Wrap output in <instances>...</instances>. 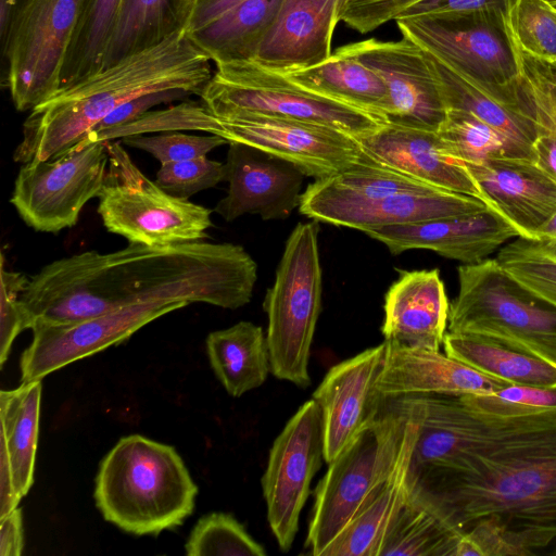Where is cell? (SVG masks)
Wrapping results in <instances>:
<instances>
[{
  "label": "cell",
  "instance_id": "cell-49",
  "mask_svg": "<svg viewBox=\"0 0 556 556\" xmlns=\"http://www.w3.org/2000/svg\"><path fill=\"white\" fill-rule=\"evenodd\" d=\"M247 0H194L186 24V30L192 33L241 4Z\"/></svg>",
  "mask_w": 556,
  "mask_h": 556
},
{
  "label": "cell",
  "instance_id": "cell-15",
  "mask_svg": "<svg viewBox=\"0 0 556 556\" xmlns=\"http://www.w3.org/2000/svg\"><path fill=\"white\" fill-rule=\"evenodd\" d=\"M188 304L146 301L77 323H36L33 340L21 356V381L41 380L77 359L117 345L152 320Z\"/></svg>",
  "mask_w": 556,
  "mask_h": 556
},
{
  "label": "cell",
  "instance_id": "cell-47",
  "mask_svg": "<svg viewBox=\"0 0 556 556\" xmlns=\"http://www.w3.org/2000/svg\"><path fill=\"white\" fill-rule=\"evenodd\" d=\"M189 96H191L190 92L181 89H168L142 94L118 106L102 119L90 134L124 125L149 112L153 106L185 100Z\"/></svg>",
  "mask_w": 556,
  "mask_h": 556
},
{
  "label": "cell",
  "instance_id": "cell-52",
  "mask_svg": "<svg viewBox=\"0 0 556 556\" xmlns=\"http://www.w3.org/2000/svg\"><path fill=\"white\" fill-rule=\"evenodd\" d=\"M22 0H0V37L4 40Z\"/></svg>",
  "mask_w": 556,
  "mask_h": 556
},
{
  "label": "cell",
  "instance_id": "cell-18",
  "mask_svg": "<svg viewBox=\"0 0 556 556\" xmlns=\"http://www.w3.org/2000/svg\"><path fill=\"white\" fill-rule=\"evenodd\" d=\"M225 165L228 191L214 211L226 222L244 214L264 220L286 219L300 206L306 175L293 164L253 147L229 142Z\"/></svg>",
  "mask_w": 556,
  "mask_h": 556
},
{
  "label": "cell",
  "instance_id": "cell-14",
  "mask_svg": "<svg viewBox=\"0 0 556 556\" xmlns=\"http://www.w3.org/2000/svg\"><path fill=\"white\" fill-rule=\"evenodd\" d=\"M217 118L218 136L228 142L279 157L315 179L345 169L364 155L355 136L330 126L254 113Z\"/></svg>",
  "mask_w": 556,
  "mask_h": 556
},
{
  "label": "cell",
  "instance_id": "cell-33",
  "mask_svg": "<svg viewBox=\"0 0 556 556\" xmlns=\"http://www.w3.org/2000/svg\"><path fill=\"white\" fill-rule=\"evenodd\" d=\"M282 0H247L211 24L188 33L215 64L254 60Z\"/></svg>",
  "mask_w": 556,
  "mask_h": 556
},
{
  "label": "cell",
  "instance_id": "cell-8",
  "mask_svg": "<svg viewBox=\"0 0 556 556\" xmlns=\"http://www.w3.org/2000/svg\"><path fill=\"white\" fill-rule=\"evenodd\" d=\"M109 167L98 195L108 231L148 247L203 241L212 211L169 194L148 178L119 142L108 141Z\"/></svg>",
  "mask_w": 556,
  "mask_h": 556
},
{
  "label": "cell",
  "instance_id": "cell-54",
  "mask_svg": "<svg viewBox=\"0 0 556 556\" xmlns=\"http://www.w3.org/2000/svg\"><path fill=\"white\" fill-rule=\"evenodd\" d=\"M549 253L556 256V239L547 242H543Z\"/></svg>",
  "mask_w": 556,
  "mask_h": 556
},
{
  "label": "cell",
  "instance_id": "cell-17",
  "mask_svg": "<svg viewBox=\"0 0 556 556\" xmlns=\"http://www.w3.org/2000/svg\"><path fill=\"white\" fill-rule=\"evenodd\" d=\"M386 344L341 362L329 369L313 393L323 417L324 460L329 464L383 408L377 389Z\"/></svg>",
  "mask_w": 556,
  "mask_h": 556
},
{
  "label": "cell",
  "instance_id": "cell-32",
  "mask_svg": "<svg viewBox=\"0 0 556 556\" xmlns=\"http://www.w3.org/2000/svg\"><path fill=\"white\" fill-rule=\"evenodd\" d=\"M194 0H122L101 70L185 28Z\"/></svg>",
  "mask_w": 556,
  "mask_h": 556
},
{
  "label": "cell",
  "instance_id": "cell-37",
  "mask_svg": "<svg viewBox=\"0 0 556 556\" xmlns=\"http://www.w3.org/2000/svg\"><path fill=\"white\" fill-rule=\"evenodd\" d=\"M200 130L219 135L220 123L201 102L186 101L161 111H149L131 122L88 135L84 140L110 141L154 131Z\"/></svg>",
  "mask_w": 556,
  "mask_h": 556
},
{
  "label": "cell",
  "instance_id": "cell-24",
  "mask_svg": "<svg viewBox=\"0 0 556 556\" xmlns=\"http://www.w3.org/2000/svg\"><path fill=\"white\" fill-rule=\"evenodd\" d=\"M386 344L377 389L384 397L409 394H493L510 384L440 351Z\"/></svg>",
  "mask_w": 556,
  "mask_h": 556
},
{
  "label": "cell",
  "instance_id": "cell-46",
  "mask_svg": "<svg viewBox=\"0 0 556 556\" xmlns=\"http://www.w3.org/2000/svg\"><path fill=\"white\" fill-rule=\"evenodd\" d=\"M419 0H349L340 20L361 34L395 21L397 15Z\"/></svg>",
  "mask_w": 556,
  "mask_h": 556
},
{
  "label": "cell",
  "instance_id": "cell-26",
  "mask_svg": "<svg viewBox=\"0 0 556 556\" xmlns=\"http://www.w3.org/2000/svg\"><path fill=\"white\" fill-rule=\"evenodd\" d=\"M488 208L479 198L439 190L430 193H400L374 201L320 208L307 217L312 220L366 232L399 224L475 213Z\"/></svg>",
  "mask_w": 556,
  "mask_h": 556
},
{
  "label": "cell",
  "instance_id": "cell-36",
  "mask_svg": "<svg viewBox=\"0 0 556 556\" xmlns=\"http://www.w3.org/2000/svg\"><path fill=\"white\" fill-rule=\"evenodd\" d=\"M121 2L89 1L62 73L61 87L101 70Z\"/></svg>",
  "mask_w": 556,
  "mask_h": 556
},
{
  "label": "cell",
  "instance_id": "cell-10",
  "mask_svg": "<svg viewBox=\"0 0 556 556\" xmlns=\"http://www.w3.org/2000/svg\"><path fill=\"white\" fill-rule=\"evenodd\" d=\"M507 20L429 14L395 22L403 37L495 98L521 108L516 43Z\"/></svg>",
  "mask_w": 556,
  "mask_h": 556
},
{
  "label": "cell",
  "instance_id": "cell-34",
  "mask_svg": "<svg viewBox=\"0 0 556 556\" xmlns=\"http://www.w3.org/2000/svg\"><path fill=\"white\" fill-rule=\"evenodd\" d=\"M459 539L434 515L406 500L388 528L378 556H455Z\"/></svg>",
  "mask_w": 556,
  "mask_h": 556
},
{
  "label": "cell",
  "instance_id": "cell-21",
  "mask_svg": "<svg viewBox=\"0 0 556 556\" xmlns=\"http://www.w3.org/2000/svg\"><path fill=\"white\" fill-rule=\"evenodd\" d=\"M349 0H282L277 17L253 61L290 74L326 61L334 28Z\"/></svg>",
  "mask_w": 556,
  "mask_h": 556
},
{
  "label": "cell",
  "instance_id": "cell-29",
  "mask_svg": "<svg viewBox=\"0 0 556 556\" xmlns=\"http://www.w3.org/2000/svg\"><path fill=\"white\" fill-rule=\"evenodd\" d=\"M206 351L216 377L231 396L261 387L271 372L267 339L262 327L251 321L211 332Z\"/></svg>",
  "mask_w": 556,
  "mask_h": 556
},
{
  "label": "cell",
  "instance_id": "cell-1",
  "mask_svg": "<svg viewBox=\"0 0 556 556\" xmlns=\"http://www.w3.org/2000/svg\"><path fill=\"white\" fill-rule=\"evenodd\" d=\"M395 403L416 422L407 502L458 535L484 530L509 555L556 547V406L475 409L459 396L409 394Z\"/></svg>",
  "mask_w": 556,
  "mask_h": 556
},
{
  "label": "cell",
  "instance_id": "cell-16",
  "mask_svg": "<svg viewBox=\"0 0 556 556\" xmlns=\"http://www.w3.org/2000/svg\"><path fill=\"white\" fill-rule=\"evenodd\" d=\"M341 48L383 80L389 94L387 123L439 130L447 106L422 48L405 37L399 41L370 38Z\"/></svg>",
  "mask_w": 556,
  "mask_h": 556
},
{
  "label": "cell",
  "instance_id": "cell-3",
  "mask_svg": "<svg viewBox=\"0 0 556 556\" xmlns=\"http://www.w3.org/2000/svg\"><path fill=\"white\" fill-rule=\"evenodd\" d=\"M212 75L211 59L181 28L157 45L61 87L34 108L23 124L13 160L25 164L58 157L122 104L168 89L200 96Z\"/></svg>",
  "mask_w": 556,
  "mask_h": 556
},
{
  "label": "cell",
  "instance_id": "cell-4",
  "mask_svg": "<svg viewBox=\"0 0 556 556\" xmlns=\"http://www.w3.org/2000/svg\"><path fill=\"white\" fill-rule=\"evenodd\" d=\"M198 486L176 450L139 434L122 438L101 460L94 501L103 518L136 535H157L192 514Z\"/></svg>",
  "mask_w": 556,
  "mask_h": 556
},
{
  "label": "cell",
  "instance_id": "cell-12",
  "mask_svg": "<svg viewBox=\"0 0 556 556\" xmlns=\"http://www.w3.org/2000/svg\"><path fill=\"white\" fill-rule=\"evenodd\" d=\"M108 167V141L83 140L58 157L23 164L10 201L36 231L59 232L98 198Z\"/></svg>",
  "mask_w": 556,
  "mask_h": 556
},
{
  "label": "cell",
  "instance_id": "cell-35",
  "mask_svg": "<svg viewBox=\"0 0 556 556\" xmlns=\"http://www.w3.org/2000/svg\"><path fill=\"white\" fill-rule=\"evenodd\" d=\"M438 132L452 154L464 163L479 164L496 157L532 161L531 155L509 138L464 110L447 109Z\"/></svg>",
  "mask_w": 556,
  "mask_h": 556
},
{
  "label": "cell",
  "instance_id": "cell-41",
  "mask_svg": "<svg viewBox=\"0 0 556 556\" xmlns=\"http://www.w3.org/2000/svg\"><path fill=\"white\" fill-rule=\"evenodd\" d=\"M516 51L519 104L536 123L540 131L556 136V72L549 65L526 54L517 43Z\"/></svg>",
  "mask_w": 556,
  "mask_h": 556
},
{
  "label": "cell",
  "instance_id": "cell-48",
  "mask_svg": "<svg viewBox=\"0 0 556 556\" xmlns=\"http://www.w3.org/2000/svg\"><path fill=\"white\" fill-rule=\"evenodd\" d=\"M493 394L502 400L527 406H556V388L508 384Z\"/></svg>",
  "mask_w": 556,
  "mask_h": 556
},
{
  "label": "cell",
  "instance_id": "cell-2",
  "mask_svg": "<svg viewBox=\"0 0 556 556\" xmlns=\"http://www.w3.org/2000/svg\"><path fill=\"white\" fill-rule=\"evenodd\" d=\"M257 265L245 249L206 241L164 247L129 243L56 260L29 278L20 296L29 329L71 324L146 301L203 302L236 309L248 304Z\"/></svg>",
  "mask_w": 556,
  "mask_h": 556
},
{
  "label": "cell",
  "instance_id": "cell-22",
  "mask_svg": "<svg viewBox=\"0 0 556 556\" xmlns=\"http://www.w3.org/2000/svg\"><path fill=\"white\" fill-rule=\"evenodd\" d=\"M374 161L437 188L480 198L464 162L452 154L438 131L384 123L356 137Z\"/></svg>",
  "mask_w": 556,
  "mask_h": 556
},
{
  "label": "cell",
  "instance_id": "cell-25",
  "mask_svg": "<svg viewBox=\"0 0 556 556\" xmlns=\"http://www.w3.org/2000/svg\"><path fill=\"white\" fill-rule=\"evenodd\" d=\"M41 380L0 392V517L17 507L34 483Z\"/></svg>",
  "mask_w": 556,
  "mask_h": 556
},
{
  "label": "cell",
  "instance_id": "cell-5",
  "mask_svg": "<svg viewBox=\"0 0 556 556\" xmlns=\"http://www.w3.org/2000/svg\"><path fill=\"white\" fill-rule=\"evenodd\" d=\"M457 273L448 332L493 337L556 365V305L517 280L496 258L463 264Z\"/></svg>",
  "mask_w": 556,
  "mask_h": 556
},
{
  "label": "cell",
  "instance_id": "cell-40",
  "mask_svg": "<svg viewBox=\"0 0 556 556\" xmlns=\"http://www.w3.org/2000/svg\"><path fill=\"white\" fill-rule=\"evenodd\" d=\"M495 258L517 280L556 305V256L542 241L517 237Z\"/></svg>",
  "mask_w": 556,
  "mask_h": 556
},
{
  "label": "cell",
  "instance_id": "cell-43",
  "mask_svg": "<svg viewBox=\"0 0 556 556\" xmlns=\"http://www.w3.org/2000/svg\"><path fill=\"white\" fill-rule=\"evenodd\" d=\"M122 142L150 153L161 164L206 156L216 147L229 143L217 135L198 136L180 131L128 136L122 138Z\"/></svg>",
  "mask_w": 556,
  "mask_h": 556
},
{
  "label": "cell",
  "instance_id": "cell-20",
  "mask_svg": "<svg viewBox=\"0 0 556 556\" xmlns=\"http://www.w3.org/2000/svg\"><path fill=\"white\" fill-rule=\"evenodd\" d=\"M465 165L488 207L519 237L538 240V230L556 211V182L528 159L496 157Z\"/></svg>",
  "mask_w": 556,
  "mask_h": 556
},
{
  "label": "cell",
  "instance_id": "cell-31",
  "mask_svg": "<svg viewBox=\"0 0 556 556\" xmlns=\"http://www.w3.org/2000/svg\"><path fill=\"white\" fill-rule=\"evenodd\" d=\"M424 51L447 109L464 110L476 115L529 153L533 161L532 143L540 134L536 123L521 108L495 98L431 52Z\"/></svg>",
  "mask_w": 556,
  "mask_h": 556
},
{
  "label": "cell",
  "instance_id": "cell-44",
  "mask_svg": "<svg viewBox=\"0 0 556 556\" xmlns=\"http://www.w3.org/2000/svg\"><path fill=\"white\" fill-rule=\"evenodd\" d=\"M29 278L17 271L7 270L1 254V324H0V365L9 356L12 343L17 334L29 328L20 296L27 287Z\"/></svg>",
  "mask_w": 556,
  "mask_h": 556
},
{
  "label": "cell",
  "instance_id": "cell-39",
  "mask_svg": "<svg viewBox=\"0 0 556 556\" xmlns=\"http://www.w3.org/2000/svg\"><path fill=\"white\" fill-rule=\"evenodd\" d=\"M188 556H264L266 551L231 515L211 513L201 517L185 544Z\"/></svg>",
  "mask_w": 556,
  "mask_h": 556
},
{
  "label": "cell",
  "instance_id": "cell-11",
  "mask_svg": "<svg viewBox=\"0 0 556 556\" xmlns=\"http://www.w3.org/2000/svg\"><path fill=\"white\" fill-rule=\"evenodd\" d=\"M90 0H22L1 42L17 111H31L61 87L62 73Z\"/></svg>",
  "mask_w": 556,
  "mask_h": 556
},
{
  "label": "cell",
  "instance_id": "cell-50",
  "mask_svg": "<svg viewBox=\"0 0 556 556\" xmlns=\"http://www.w3.org/2000/svg\"><path fill=\"white\" fill-rule=\"evenodd\" d=\"M24 548L22 509L0 517V556H20Z\"/></svg>",
  "mask_w": 556,
  "mask_h": 556
},
{
  "label": "cell",
  "instance_id": "cell-51",
  "mask_svg": "<svg viewBox=\"0 0 556 556\" xmlns=\"http://www.w3.org/2000/svg\"><path fill=\"white\" fill-rule=\"evenodd\" d=\"M532 153L536 166L556 182V136L540 131L532 143Z\"/></svg>",
  "mask_w": 556,
  "mask_h": 556
},
{
  "label": "cell",
  "instance_id": "cell-23",
  "mask_svg": "<svg viewBox=\"0 0 556 556\" xmlns=\"http://www.w3.org/2000/svg\"><path fill=\"white\" fill-rule=\"evenodd\" d=\"M381 332L394 346L440 351L450 302L438 268L402 270L383 304Z\"/></svg>",
  "mask_w": 556,
  "mask_h": 556
},
{
  "label": "cell",
  "instance_id": "cell-28",
  "mask_svg": "<svg viewBox=\"0 0 556 556\" xmlns=\"http://www.w3.org/2000/svg\"><path fill=\"white\" fill-rule=\"evenodd\" d=\"M445 354L510 384L556 388V365L506 341L479 334L446 332Z\"/></svg>",
  "mask_w": 556,
  "mask_h": 556
},
{
  "label": "cell",
  "instance_id": "cell-13",
  "mask_svg": "<svg viewBox=\"0 0 556 556\" xmlns=\"http://www.w3.org/2000/svg\"><path fill=\"white\" fill-rule=\"evenodd\" d=\"M323 460L321 410L312 399L296 410L274 441L262 478L268 523L282 552L293 544L312 480Z\"/></svg>",
  "mask_w": 556,
  "mask_h": 556
},
{
  "label": "cell",
  "instance_id": "cell-38",
  "mask_svg": "<svg viewBox=\"0 0 556 556\" xmlns=\"http://www.w3.org/2000/svg\"><path fill=\"white\" fill-rule=\"evenodd\" d=\"M507 23L526 54L549 66L556 63V7L546 0H514Z\"/></svg>",
  "mask_w": 556,
  "mask_h": 556
},
{
  "label": "cell",
  "instance_id": "cell-19",
  "mask_svg": "<svg viewBox=\"0 0 556 556\" xmlns=\"http://www.w3.org/2000/svg\"><path fill=\"white\" fill-rule=\"evenodd\" d=\"M365 233L382 242L393 255L408 250H430L463 264L479 263L509 239L519 237L517 230L490 207L456 216L382 226Z\"/></svg>",
  "mask_w": 556,
  "mask_h": 556
},
{
  "label": "cell",
  "instance_id": "cell-7",
  "mask_svg": "<svg viewBox=\"0 0 556 556\" xmlns=\"http://www.w3.org/2000/svg\"><path fill=\"white\" fill-rule=\"evenodd\" d=\"M406 418L386 397L379 416L328 464L314 492L305 546L321 556L361 506L392 472L400 456Z\"/></svg>",
  "mask_w": 556,
  "mask_h": 556
},
{
  "label": "cell",
  "instance_id": "cell-30",
  "mask_svg": "<svg viewBox=\"0 0 556 556\" xmlns=\"http://www.w3.org/2000/svg\"><path fill=\"white\" fill-rule=\"evenodd\" d=\"M285 76L307 90L363 109L387 122L389 94L383 80L341 47L323 63Z\"/></svg>",
  "mask_w": 556,
  "mask_h": 556
},
{
  "label": "cell",
  "instance_id": "cell-55",
  "mask_svg": "<svg viewBox=\"0 0 556 556\" xmlns=\"http://www.w3.org/2000/svg\"><path fill=\"white\" fill-rule=\"evenodd\" d=\"M548 1L551 4H553L554 7H556V0H546Z\"/></svg>",
  "mask_w": 556,
  "mask_h": 556
},
{
  "label": "cell",
  "instance_id": "cell-9",
  "mask_svg": "<svg viewBox=\"0 0 556 556\" xmlns=\"http://www.w3.org/2000/svg\"><path fill=\"white\" fill-rule=\"evenodd\" d=\"M200 97L216 117L254 113L321 124L355 137L387 123L368 111L307 90L253 60L216 64Z\"/></svg>",
  "mask_w": 556,
  "mask_h": 556
},
{
  "label": "cell",
  "instance_id": "cell-6",
  "mask_svg": "<svg viewBox=\"0 0 556 556\" xmlns=\"http://www.w3.org/2000/svg\"><path fill=\"white\" fill-rule=\"evenodd\" d=\"M318 230L316 220L293 228L263 302L271 374L299 388L311 384L308 362L321 308Z\"/></svg>",
  "mask_w": 556,
  "mask_h": 556
},
{
  "label": "cell",
  "instance_id": "cell-42",
  "mask_svg": "<svg viewBox=\"0 0 556 556\" xmlns=\"http://www.w3.org/2000/svg\"><path fill=\"white\" fill-rule=\"evenodd\" d=\"M226 179L225 163L207 156L161 164L155 182L172 195L189 199Z\"/></svg>",
  "mask_w": 556,
  "mask_h": 556
},
{
  "label": "cell",
  "instance_id": "cell-53",
  "mask_svg": "<svg viewBox=\"0 0 556 556\" xmlns=\"http://www.w3.org/2000/svg\"><path fill=\"white\" fill-rule=\"evenodd\" d=\"M556 239V211L538 230V241L547 242Z\"/></svg>",
  "mask_w": 556,
  "mask_h": 556
},
{
  "label": "cell",
  "instance_id": "cell-56",
  "mask_svg": "<svg viewBox=\"0 0 556 556\" xmlns=\"http://www.w3.org/2000/svg\"><path fill=\"white\" fill-rule=\"evenodd\" d=\"M552 68H554V70H555V72H556V63L552 66Z\"/></svg>",
  "mask_w": 556,
  "mask_h": 556
},
{
  "label": "cell",
  "instance_id": "cell-45",
  "mask_svg": "<svg viewBox=\"0 0 556 556\" xmlns=\"http://www.w3.org/2000/svg\"><path fill=\"white\" fill-rule=\"evenodd\" d=\"M513 2L514 0H419L404 9L396 20L429 14L508 18Z\"/></svg>",
  "mask_w": 556,
  "mask_h": 556
},
{
  "label": "cell",
  "instance_id": "cell-27",
  "mask_svg": "<svg viewBox=\"0 0 556 556\" xmlns=\"http://www.w3.org/2000/svg\"><path fill=\"white\" fill-rule=\"evenodd\" d=\"M395 406L406 418L396 465L390 476L370 493L321 556H378L388 528L406 502L405 479L417 425L403 409Z\"/></svg>",
  "mask_w": 556,
  "mask_h": 556
}]
</instances>
